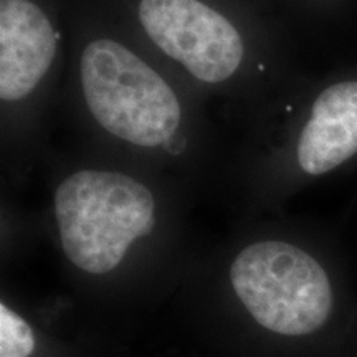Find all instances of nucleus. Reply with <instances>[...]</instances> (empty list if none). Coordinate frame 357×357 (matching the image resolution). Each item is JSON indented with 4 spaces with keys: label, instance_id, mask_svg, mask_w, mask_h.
Returning <instances> with one entry per match:
<instances>
[{
    "label": "nucleus",
    "instance_id": "1",
    "mask_svg": "<svg viewBox=\"0 0 357 357\" xmlns=\"http://www.w3.org/2000/svg\"><path fill=\"white\" fill-rule=\"evenodd\" d=\"M151 190L126 174L79 171L55 194L61 245L68 260L93 275L114 270L134 240L154 229Z\"/></svg>",
    "mask_w": 357,
    "mask_h": 357
},
{
    "label": "nucleus",
    "instance_id": "2",
    "mask_svg": "<svg viewBox=\"0 0 357 357\" xmlns=\"http://www.w3.org/2000/svg\"><path fill=\"white\" fill-rule=\"evenodd\" d=\"M88 109L106 131L142 147L166 144L181 124V105L159 73L113 40H95L82 55Z\"/></svg>",
    "mask_w": 357,
    "mask_h": 357
},
{
    "label": "nucleus",
    "instance_id": "3",
    "mask_svg": "<svg viewBox=\"0 0 357 357\" xmlns=\"http://www.w3.org/2000/svg\"><path fill=\"white\" fill-rule=\"evenodd\" d=\"M230 280L250 314L273 333L306 336L318 331L331 312L328 275L314 258L294 245H250L231 263Z\"/></svg>",
    "mask_w": 357,
    "mask_h": 357
},
{
    "label": "nucleus",
    "instance_id": "4",
    "mask_svg": "<svg viewBox=\"0 0 357 357\" xmlns=\"http://www.w3.org/2000/svg\"><path fill=\"white\" fill-rule=\"evenodd\" d=\"M139 20L160 50L200 82H225L242 63L240 33L200 0H141Z\"/></svg>",
    "mask_w": 357,
    "mask_h": 357
},
{
    "label": "nucleus",
    "instance_id": "5",
    "mask_svg": "<svg viewBox=\"0 0 357 357\" xmlns=\"http://www.w3.org/2000/svg\"><path fill=\"white\" fill-rule=\"evenodd\" d=\"M58 35L30 0H0V98L20 101L37 88L56 55Z\"/></svg>",
    "mask_w": 357,
    "mask_h": 357
},
{
    "label": "nucleus",
    "instance_id": "6",
    "mask_svg": "<svg viewBox=\"0 0 357 357\" xmlns=\"http://www.w3.org/2000/svg\"><path fill=\"white\" fill-rule=\"evenodd\" d=\"M357 154V82L326 88L312 105L298 142V162L311 176L326 174Z\"/></svg>",
    "mask_w": 357,
    "mask_h": 357
},
{
    "label": "nucleus",
    "instance_id": "7",
    "mask_svg": "<svg viewBox=\"0 0 357 357\" xmlns=\"http://www.w3.org/2000/svg\"><path fill=\"white\" fill-rule=\"evenodd\" d=\"M35 351L32 328L10 307L0 305V357H30Z\"/></svg>",
    "mask_w": 357,
    "mask_h": 357
}]
</instances>
